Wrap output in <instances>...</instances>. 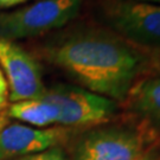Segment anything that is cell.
Wrapping results in <instances>:
<instances>
[{
	"mask_svg": "<svg viewBox=\"0 0 160 160\" xmlns=\"http://www.w3.org/2000/svg\"><path fill=\"white\" fill-rule=\"evenodd\" d=\"M44 55L84 89L121 102L149 65L140 48L101 28L71 31L46 46Z\"/></svg>",
	"mask_w": 160,
	"mask_h": 160,
	"instance_id": "6da1fadb",
	"label": "cell"
},
{
	"mask_svg": "<svg viewBox=\"0 0 160 160\" xmlns=\"http://www.w3.org/2000/svg\"><path fill=\"white\" fill-rule=\"evenodd\" d=\"M142 126H106L86 132L75 143L72 160H137L152 142Z\"/></svg>",
	"mask_w": 160,
	"mask_h": 160,
	"instance_id": "7a4b0ae2",
	"label": "cell"
},
{
	"mask_svg": "<svg viewBox=\"0 0 160 160\" xmlns=\"http://www.w3.org/2000/svg\"><path fill=\"white\" fill-rule=\"evenodd\" d=\"M82 0H37L11 12H0V38L36 37L63 28L77 17Z\"/></svg>",
	"mask_w": 160,
	"mask_h": 160,
	"instance_id": "3957f363",
	"label": "cell"
},
{
	"mask_svg": "<svg viewBox=\"0 0 160 160\" xmlns=\"http://www.w3.org/2000/svg\"><path fill=\"white\" fill-rule=\"evenodd\" d=\"M40 98L57 108V125L63 127L98 126L118 112L115 101L72 84H55L45 89Z\"/></svg>",
	"mask_w": 160,
	"mask_h": 160,
	"instance_id": "277c9868",
	"label": "cell"
},
{
	"mask_svg": "<svg viewBox=\"0 0 160 160\" xmlns=\"http://www.w3.org/2000/svg\"><path fill=\"white\" fill-rule=\"evenodd\" d=\"M106 18L115 33L129 43L160 50V5L118 0L106 5Z\"/></svg>",
	"mask_w": 160,
	"mask_h": 160,
	"instance_id": "5b68a950",
	"label": "cell"
},
{
	"mask_svg": "<svg viewBox=\"0 0 160 160\" xmlns=\"http://www.w3.org/2000/svg\"><path fill=\"white\" fill-rule=\"evenodd\" d=\"M0 65L12 103L38 98L44 94L46 88L39 63L20 46L2 38H0Z\"/></svg>",
	"mask_w": 160,
	"mask_h": 160,
	"instance_id": "8992f818",
	"label": "cell"
},
{
	"mask_svg": "<svg viewBox=\"0 0 160 160\" xmlns=\"http://www.w3.org/2000/svg\"><path fill=\"white\" fill-rule=\"evenodd\" d=\"M68 132L62 127L36 128L10 122L0 132V160L36 154L65 141Z\"/></svg>",
	"mask_w": 160,
	"mask_h": 160,
	"instance_id": "52a82bcc",
	"label": "cell"
},
{
	"mask_svg": "<svg viewBox=\"0 0 160 160\" xmlns=\"http://www.w3.org/2000/svg\"><path fill=\"white\" fill-rule=\"evenodd\" d=\"M128 108L149 129H160V77L147 78L132 87Z\"/></svg>",
	"mask_w": 160,
	"mask_h": 160,
	"instance_id": "ba28073f",
	"label": "cell"
},
{
	"mask_svg": "<svg viewBox=\"0 0 160 160\" xmlns=\"http://www.w3.org/2000/svg\"><path fill=\"white\" fill-rule=\"evenodd\" d=\"M5 113L10 119L26 122L36 128H42L57 123V108L43 98H32L13 102Z\"/></svg>",
	"mask_w": 160,
	"mask_h": 160,
	"instance_id": "9c48e42d",
	"label": "cell"
},
{
	"mask_svg": "<svg viewBox=\"0 0 160 160\" xmlns=\"http://www.w3.org/2000/svg\"><path fill=\"white\" fill-rule=\"evenodd\" d=\"M11 160H69L64 151L59 146L52 147L46 151L36 153V154L25 155V157H19Z\"/></svg>",
	"mask_w": 160,
	"mask_h": 160,
	"instance_id": "30bf717a",
	"label": "cell"
},
{
	"mask_svg": "<svg viewBox=\"0 0 160 160\" xmlns=\"http://www.w3.org/2000/svg\"><path fill=\"white\" fill-rule=\"evenodd\" d=\"M7 100H8V86H7L5 75L0 69V109L4 108Z\"/></svg>",
	"mask_w": 160,
	"mask_h": 160,
	"instance_id": "8fae6325",
	"label": "cell"
},
{
	"mask_svg": "<svg viewBox=\"0 0 160 160\" xmlns=\"http://www.w3.org/2000/svg\"><path fill=\"white\" fill-rule=\"evenodd\" d=\"M137 160H160V148L151 147Z\"/></svg>",
	"mask_w": 160,
	"mask_h": 160,
	"instance_id": "7c38bea8",
	"label": "cell"
},
{
	"mask_svg": "<svg viewBox=\"0 0 160 160\" xmlns=\"http://www.w3.org/2000/svg\"><path fill=\"white\" fill-rule=\"evenodd\" d=\"M31 0H0V10L5 8H11L17 5H22L25 2H29Z\"/></svg>",
	"mask_w": 160,
	"mask_h": 160,
	"instance_id": "4fadbf2b",
	"label": "cell"
},
{
	"mask_svg": "<svg viewBox=\"0 0 160 160\" xmlns=\"http://www.w3.org/2000/svg\"><path fill=\"white\" fill-rule=\"evenodd\" d=\"M10 122H11V121H10V118L7 116V114H6L5 112L0 113V132L2 131Z\"/></svg>",
	"mask_w": 160,
	"mask_h": 160,
	"instance_id": "5bb4252c",
	"label": "cell"
},
{
	"mask_svg": "<svg viewBox=\"0 0 160 160\" xmlns=\"http://www.w3.org/2000/svg\"><path fill=\"white\" fill-rule=\"evenodd\" d=\"M135 1H143V2H151V4H160V0H135Z\"/></svg>",
	"mask_w": 160,
	"mask_h": 160,
	"instance_id": "9a60e30c",
	"label": "cell"
}]
</instances>
